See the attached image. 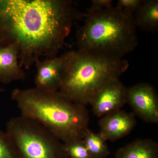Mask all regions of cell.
<instances>
[{"mask_svg": "<svg viewBox=\"0 0 158 158\" xmlns=\"http://www.w3.org/2000/svg\"><path fill=\"white\" fill-rule=\"evenodd\" d=\"M81 16L69 0H0V47L15 44L20 65L58 56Z\"/></svg>", "mask_w": 158, "mask_h": 158, "instance_id": "cell-1", "label": "cell"}, {"mask_svg": "<svg viewBox=\"0 0 158 158\" xmlns=\"http://www.w3.org/2000/svg\"><path fill=\"white\" fill-rule=\"evenodd\" d=\"M11 98L21 116L37 122L63 143L82 140L89 129L86 106L72 101L59 91L47 93L35 88H16Z\"/></svg>", "mask_w": 158, "mask_h": 158, "instance_id": "cell-2", "label": "cell"}, {"mask_svg": "<svg viewBox=\"0 0 158 158\" xmlns=\"http://www.w3.org/2000/svg\"><path fill=\"white\" fill-rule=\"evenodd\" d=\"M85 16L77 33L78 50L122 59L136 48L138 36L134 15L113 6Z\"/></svg>", "mask_w": 158, "mask_h": 158, "instance_id": "cell-3", "label": "cell"}, {"mask_svg": "<svg viewBox=\"0 0 158 158\" xmlns=\"http://www.w3.org/2000/svg\"><path fill=\"white\" fill-rule=\"evenodd\" d=\"M59 91L71 101L85 106L106 85L118 80L128 69L127 60L78 50L69 51Z\"/></svg>", "mask_w": 158, "mask_h": 158, "instance_id": "cell-4", "label": "cell"}, {"mask_svg": "<svg viewBox=\"0 0 158 158\" xmlns=\"http://www.w3.org/2000/svg\"><path fill=\"white\" fill-rule=\"evenodd\" d=\"M6 132L20 158H67L64 143L37 122L20 116L9 119Z\"/></svg>", "mask_w": 158, "mask_h": 158, "instance_id": "cell-5", "label": "cell"}, {"mask_svg": "<svg viewBox=\"0 0 158 158\" xmlns=\"http://www.w3.org/2000/svg\"><path fill=\"white\" fill-rule=\"evenodd\" d=\"M127 103L145 122L158 123V97L152 85L141 83L127 88Z\"/></svg>", "mask_w": 158, "mask_h": 158, "instance_id": "cell-6", "label": "cell"}, {"mask_svg": "<svg viewBox=\"0 0 158 158\" xmlns=\"http://www.w3.org/2000/svg\"><path fill=\"white\" fill-rule=\"evenodd\" d=\"M67 52L53 58L38 59L35 63V88L42 92L53 93L59 90Z\"/></svg>", "mask_w": 158, "mask_h": 158, "instance_id": "cell-7", "label": "cell"}, {"mask_svg": "<svg viewBox=\"0 0 158 158\" xmlns=\"http://www.w3.org/2000/svg\"><path fill=\"white\" fill-rule=\"evenodd\" d=\"M127 103V88L119 80L110 82L100 90L90 105L92 111L98 117L113 113Z\"/></svg>", "mask_w": 158, "mask_h": 158, "instance_id": "cell-8", "label": "cell"}, {"mask_svg": "<svg viewBox=\"0 0 158 158\" xmlns=\"http://www.w3.org/2000/svg\"><path fill=\"white\" fill-rule=\"evenodd\" d=\"M136 124L134 113L117 110L101 117L99 134L105 141H116L129 134Z\"/></svg>", "mask_w": 158, "mask_h": 158, "instance_id": "cell-9", "label": "cell"}, {"mask_svg": "<svg viewBox=\"0 0 158 158\" xmlns=\"http://www.w3.org/2000/svg\"><path fill=\"white\" fill-rule=\"evenodd\" d=\"M18 49L15 44L0 47V82L10 84L23 80L25 73L20 65Z\"/></svg>", "mask_w": 158, "mask_h": 158, "instance_id": "cell-10", "label": "cell"}, {"mask_svg": "<svg viewBox=\"0 0 158 158\" xmlns=\"http://www.w3.org/2000/svg\"><path fill=\"white\" fill-rule=\"evenodd\" d=\"M115 158H158V144L150 139H138L117 150Z\"/></svg>", "mask_w": 158, "mask_h": 158, "instance_id": "cell-11", "label": "cell"}, {"mask_svg": "<svg viewBox=\"0 0 158 158\" xmlns=\"http://www.w3.org/2000/svg\"><path fill=\"white\" fill-rule=\"evenodd\" d=\"M134 19L136 27L147 32H156L158 28V0H143L134 14Z\"/></svg>", "mask_w": 158, "mask_h": 158, "instance_id": "cell-12", "label": "cell"}, {"mask_svg": "<svg viewBox=\"0 0 158 158\" xmlns=\"http://www.w3.org/2000/svg\"><path fill=\"white\" fill-rule=\"evenodd\" d=\"M82 141L94 158H105L110 155L106 141L99 133L96 134L88 129Z\"/></svg>", "mask_w": 158, "mask_h": 158, "instance_id": "cell-13", "label": "cell"}, {"mask_svg": "<svg viewBox=\"0 0 158 158\" xmlns=\"http://www.w3.org/2000/svg\"><path fill=\"white\" fill-rule=\"evenodd\" d=\"M0 158H20L17 148L6 132L0 129Z\"/></svg>", "mask_w": 158, "mask_h": 158, "instance_id": "cell-14", "label": "cell"}, {"mask_svg": "<svg viewBox=\"0 0 158 158\" xmlns=\"http://www.w3.org/2000/svg\"><path fill=\"white\" fill-rule=\"evenodd\" d=\"M64 147L69 158H94L82 140L64 143Z\"/></svg>", "mask_w": 158, "mask_h": 158, "instance_id": "cell-15", "label": "cell"}, {"mask_svg": "<svg viewBox=\"0 0 158 158\" xmlns=\"http://www.w3.org/2000/svg\"><path fill=\"white\" fill-rule=\"evenodd\" d=\"M143 0H118L116 6L117 9L131 15H134L141 6Z\"/></svg>", "mask_w": 158, "mask_h": 158, "instance_id": "cell-16", "label": "cell"}, {"mask_svg": "<svg viewBox=\"0 0 158 158\" xmlns=\"http://www.w3.org/2000/svg\"><path fill=\"white\" fill-rule=\"evenodd\" d=\"M112 0H93L86 14H90L113 7Z\"/></svg>", "mask_w": 158, "mask_h": 158, "instance_id": "cell-17", "label": "cell"}, {"mask_svg": "<svg viewBox=\"0 0 158 158\" xmlns=\"http://www.w3.org/2000/svg\"><path fill=\"white\" fill-rule=\"evenodd\" d=\"M4 90H4L3 88H0V93H2V92H3V91H4Z\"/></svg>", "mask_w": 158, "mask_h": 158, "instance_id": "cell-18", "label": "cell"}, {"mask_svg": "<svg viewBox=\"0 0 158 158\" xmlns=\"http://www.w3.org/2000/svg\"></svg>", "mask_w": 158, "mask_h": 158, "instance_id": "cell-19", "label": "cell"}]
</instances>
